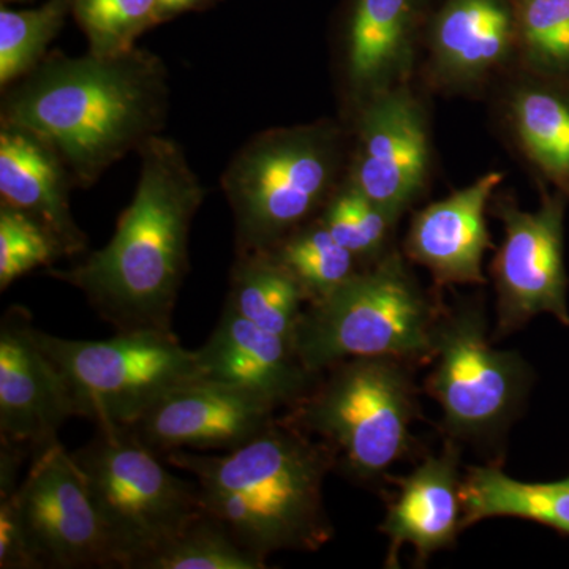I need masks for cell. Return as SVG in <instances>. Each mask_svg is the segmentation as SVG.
Wrapping results in <instances>:
<instances>
[{
  "label": "cell",
  "mask_w": 569,
  "mask_h": 569,
  "mask_svg": "<svg viewBox=\"0 0 569 569\" xmlns=\"http://www.w3.org/2000/svg\"><path fill=\"white\" fill-rule=\"evenodd\" d=\"M462 529L485 519L535 520L569 535V485L522 482L492 467L470 468L460 482Z\"/></svg>",
  "instance_id": "cell-22"
},
{
  "label": "cell",
  "mask_w": 569,
  "mask_h": 569,
  "mask_svg": "<svg viewBox=\"0 0 569 569\" xmlns=\"http://www.w3.org/2000/svg\"><path fill=\"white\" fill-rule=\"evenodd\" d=\"M432 356L437 365L427 391L443 410L449 432L486 437L515 417L526 395V365L512 351L490 346L479 307L463 306L438 317Z\"/></svg>",
  "instance_id": "cell-9"
},
{
  "label": "cell",
  "mask_w": 569,
  "mask_h": 569,
  "mask_svg": "<svg viewBox=\"0 0 569 569\" xmlns=\"http://www.w3.org/2000/svg\"><path fill=\"white\" fill-rule=\"evenodd\" d=\"M67 0H50L33 10L0 11V84H10L36 66L61 29Z\"/></svg>",
  "instance_id": "cell-29"
},
{
  "label": "cell",
  "mask_w": 569,
  "mask_h": 569,
  "mask_svg": "<svg viewBox=\"0 0 569 569\" xmlns=\"http://www.w3.org/2000/svg\"><path fill=\"white\" fill-rule=\"evenodd\" d=\"M138 151L140 181L111 241L81 264L50 274L80 290L116 331H173L204 189L173 141L153 134Z\"/></svg>",
  "instance_id": "cell-1"
},
{
  "label": "cell",
  "mask_w": 569,
  "mask_h": 569,
  "mask_svg": "<svg viewBox=\"0 0 569 569\" xmlns=\"http://www.w3.org/2000/svg\"><path fill=\"white\" fill-rule=\"evenodd\" d=\"M0 568L39 569L11 498H0Z\"/></svg>",
  "instance_id": "cell-31"
},
{
  "label": "cell",
  "mask_w": 569,
  "mask_h": 569,
  "mask_svg": "<svg viewBox=\"0 0 569 569\" xmlns=\"http://www.w3.org/2000/svg\"><path fill=\"white\" fill-rule=\"evenodd\" d=\"M198 358L204 378L242 389L279 411L296 406L318 378L302 365L291 340L227 306L212 335L198 348Z\"/></svg>",
  "instance_id": "cell-17"
},
{
  "label": "cell",
  "mask_w": 569,
  "mask_h": 569,
  "mask_svg": "<svg viewBox=\"0 0 569 569\" xmlns=\"http://www.w3.org/2000/svg\"><path fill=\"white\" fill-rule=\"evenodd\" d=\"M193 2H194V0H174L173 11L187 9V7L192 6Z\"/></svg>",
  "instance_id": "cell-33"
},
{
  "label": "cell",
  "mask_w": 569,
  "mask_h": 569,
  "mask_svg": "<svg viewBox=\"0 0 569 569\" xmlns=\"http://www.w3.org/2000/svg\"><path fill=\"white\" fill-rule=\"evenodd\" d=\"M518 67L512 0H447L422 39L417 73L425 92L489 99Z\"/></svg>",
  "instance_id": "cell-13"
},
{
  "label": "cell",
  "mask_w": 569,
  "mask_h": 569,
  "mask_svg": "<svg viewBox=\"0 0 569 569\" xmlns=\"http://www.w3.org/2000/svg\"><path fill=\"white\" fill-rule=\"evenodd\" d=\"M458 462V452L451 447L437 458H427L403 479L380 529L391 539V556L410 545L426 560L455 541L462 529Z\"/></svg>",
  "instance_id": "cell-21"
},
{
  "label": "cell",
  "mask_w": 569,
  "mask_h": 569,
  "mask_svg": "<svg viewBox=\"0 0 569 569\" xmlns=\"http://www.w3.org/2000/svg\"><path fill=\"white\" fill-rule=\"evenodd\" d=\"M167 102V77L156 56H62L11 93L3 121L47 146L80 186H91L159 132Z\"/></svg>",
  "instance_id": "cell-2"
},
{
  "label": "cell",
  "mask_w": 569,
  "mask_h": 569,
  "mask_svg": "<svg viewBox=\"0 0 569 569\" xmlns=\"http://www.w3.org/2000/svg\"><path fill=\"white\" fill-rule=\"evenodd\" d=\"M492 213L503 223L492 263L498 328L511 331L541 313L569 325L563 198L545 192L537 211H522L511 194L496 193Z\"/></svg>",
  "instance_id": "cell-12"
},
{
  "label": "cell",
  "mask_w": 569,
  "mask_h": 569,
  "mask_svg": "<svg viewBox=\"0 0 569 569\" xmlns=\"http://www.w3.org/2000/svg\"><path fill=\"white\" fill-rule=\"evenodd\" d=\"M400 361L372 356L337 362L282 418L320 441L335 470L372 481L395 466L410 445L417 402Z\"/></svg>",
  "instance_id": "cell-6"
},
{
  "label": "cell",
  "mask_w": 569,
  "mask_h": 569,
  "mask_svg": "<svg viewBox=\"0 0 569 569\" xmlns=\"http://www.w3.org/2000/svg\"><path fill=\"white\" fill-rule=\"evenodd\" d=\"M557 82L518 67L489 99L505 144L569 194V96Z\"/></svg>",
  "instance_id": "cell-19"
},
{
  "label": "cell",
  "mask_w": 569,
  "mask_h": 569,
  "mask_svg": "<svg viewBox=\"0 0 569 569\" xmlns=\"http://www.w3.org/2000/svg\"><path fill=\"white\" fill-rule=\"evenodd\" d=\"M307 296L271 253L238 257L227 307L254 325L293 342Z\"/></svg>",
  "instance_id": "cell-23"
},
{
  "label": "cell",
  "mask_w": 569,
  "mask_h": 569,
  "mask_svg": "<svg viewBox=\"0 0 569 569\" xmlns=\"http://www.w3.org/2000/svg\"><path fill=\"white\" fill-rule=\"evenodd\" d=\"M422 39L421 0H355L342 51L351 112L377 93L415 81Z\"/></svg>",
  "instance_id": "cell-18"
},
{
  "label": "cell",
  "mask_w": 569,
  "mask_h": 569,
  "mask_svg": "<svg viewBox=\"0 0 569 569\" xmlns=\"http://www.w3.org/2000/svg\"><path fill=\"white\" fill-rule=\"evenodd\" d=\"M159 3L163 14L171 13L174 9V0H159Z\"/></svg>",
  "instance_id": "cell-32"
},
{
  "label": "cell",
  "mask_w": 569,
  "mask_h": 569,
  "mask_svg": "<svg viewBox=\"0 0 569 569\" xmlns=\"http://www.w3.org/2000/svg\"><path fill=\"white\" fill-rule=\"evenodd\" d=\"M62 373L74 417L96 429L134 425L164 395L203 377L198 350L173 331H116L108 340H73L36 329Z\"/></svg>",
  "instance_id": "cell-8"
},
{
  "label": "cell",
  "mask_w": 569,
  "mask_h": 569,
  "mask_svg": "<svg viewBox=\"0 0 569 569\" xmlns=\"http://www.w3.org/2000/svg\"><path fill=\"white\" fill-rule=\"evenodd\" d=\"M31 313L13 306L0 321V440L21 445L31 458L59 441L74 418L58 366L40 347Z\"/></svg>",
  "instance_id": "cell-15"
},
{
  "label": "cell",
  "mask_w": 569,
  "mask_h": 569,
  "mask_svg": "<svg viewBox=\"0 0 569 569\" xmlns=\"http://www.w3.org/2000/svg\"><path fill=\"white\" fill-rule=\"evenodd\" d=\"M74 14L91 43V54L111 58L133 43L162 17L159 0H73Z\"/></svg>",
  "instance_id": "cell-27"
},
{
  "label": "cell",
  "mask_w": 569,
  "mask_h": 569,
  "mask_svg": "<svg viewBox=\"0 0 569 569\" xmlns=\"http://www.w3.org/2000/svg\"><path fill=\"white\" fill-rule=\"evenodd\" d=\"M62 257L48 231L24 212L10 206L0 211V290L9 288L18 277Z\"/></svg>",
  "instance_id": "cell-30"
},
{
  "label": "cell",
  "mask_w": 569,
  "mask_h": 569,
  "mask_svg": "<svg viewBox=\"0 0 569 569\" xmlns=\"http://www.w3.org/2000/svg\"><path fill=\"white\" fill-rule=\"evenodd\" d=\"M353 144L346 182L397 220L429 189L432 127L413 82L373 96L351 112Z\"/></svg>",
  "instance_id": "cell-10"
},
{
  "label": "cell",
  "mask_w": 569,
  "mask_h": 569,
  "mask_svg": "<svg viewBox=\"0 0 569 569\" xmlns=\"http://www.w3.org/2000/svg\"><path fill=\"white\" fill-rule=\"evenodd\" d=\"M501 171H488L470 186L415 212L406 238V257L426 268L433 282L482 284V260L492 246L486 213L503 182Z\"/></svg>",
  "instance_id": "cell-16"
},
{
  "label": "cell",
  "mask_w": 569,
  "mask_h": 569,
  "mask_svg": "<svg viewBox=\"0 0 569 569\" xmlns=\"http://www.w3.org/2000/svg\"><path fill=\"white\" fill-rule=\"evenodd\" d=\"M0 193L3 204L40 223L62 254L86 249V234L71 216L59 159L31 134L10 126L0 133Z\"/></svg>",
  "instance_id": "cell-20"
},
{
  "label": "cell",
  "mask_w": 569,
  "mask_h": 569,
  "mask_svg": "<svg viewBox=\"0 0 569 569\" xmlns=\"http://www.w3.org/2000/svg\"><path fill=\"white\" fill-rule=\"evenodd\" d=\"M268 253L298 280L307 302L325 298L358 272V258L332 238L320 219L299 228Z\"/></svg>",
  "instance_id": "cell-25"
},
{
  "label": "cell",
  "mask_w": 569,
  "mask_h": 569,
  "mask_svg": "<svg viewBox=\"0 0 569 569\" xmlns=\"http://www.w3.org/2000/svg\"><path fill=\"white\" fill-rule=\"evenodd\" d=\"M160 458L193 475L204 511L258 556L318 550L335 533L323 497L326 475L335 470L331 455L282 417L233 451Z\"/></svg>",
  "instance_id": "cell-3"
},
{
  "label": "cell",
  "mask_w": 569,
  "mask_h": 569,
  "mask_svg": "<svg viewBox=\"0 0 569 569\" xmlns=\"http://www.w3.org/2000/svg\"><path fill=\"white\" fill-rule=\"evenodd\" d=\"M347 133L317 121L257 134L224 171L236 253H268L323 211L347 171Z\"/></svg>",
  "instance_id": "cell-4"
},
{
  "label": "cell",
  "mask_w": 569,
  "mask_h": 569,
  "mask_svg": "<svg viewBox=\"0 0 569 569\" xmlns=\"http://www.w3.org/2000/svg\"><path fill=\"white\" fill-rule=\"evenodd\" d=\"M332 238L358 260L377 261L399 220L343 182L320 216Z\"/></svg>",
  "instance_id": "cell-28"
},
{
  "label": "cell",
  "mask_w": 569,
  "mask_h": 569,
  "mask_svg": "<svg viewBox=\"0 0 569 569\" xmlns=\"http://www.w3.org/2000/svg\"><path fill=\"white\" fill-rule=\"evenodd\" d=\"M277 408L242 389L197 378L164 395L127 427L162 456L171 451H233L260 436Z\"/></svg>",
  "instance_id": "cell-14"
},
{
  "label": "cell",
  "mask_w": 569,
  "mask_h": 569,
  "mask_svg": "<svg viewBox=\"0 0 569 569\" xmlns=\"http://www.w3.org/2000/svg\"><path fill=\"white\" fill-rule=\"evenodd\" d=\"M37 568H114L88 482L61 441L41 449L11 497Z\"/></svg>",
  "instance_id": "cell-11"
},
{
  "label": "cell",
  "mask_w": 569,
  "mask_h": 569,
  "mask_svg": "<svg viewBox=\"0 0 569 569\" xmlns=\"http://www.w3.org/2000/svg\"><path fill=\"white\" fill-rule=\"evenodd\" d=\"M71 455L88 482L114 568H140L203 511L197 482L171 473L127 427L97 429Z\"/></svg>",
  "instance_id": "cell-7"
},
{
  "label": "cell",
  "mask_w": 569,
  "mask_h": 569,
  "mask_svg": "<svg viewBox=\"0 0 569 569\" xmlns=\"http://www.w3.org/2000/svg\"><path fill=\"white\" fill-rule=\"evenodd\" d=\"M438 317L406 257L391 250L309 302L293 343L313 376L351 358H427L432 356Z\"/></svg>",
  "instance_id": "cell-5"
},
{
  "label": "cell",
  "mask_w": 569,
  "mask_h": 569,
  "mask_svg": "<svg viewBox=\"0 0 569 569\" xmlns=\"http://www.w3.org/2000/svg\"><path fill=\"white\" fill-rule=\"evenodd\" d=\"M268 559L244 548L208 511H201L138 569H264Z\"/></svg>",
  "instance_id": "cell-24"
},
{
  "label": "cell",
  "mask_w": 569,
  "mask_h": 569,
  "mask_svg": "<svg viewBox=\"0 0 569 569\" xmlns=\"http://www.w3.org/2000/svg\"><path fill=\"white\" fill-rule=\"evenodd\" d=\"M565 481H567V482H568V485H569V479H565Z\"/></svg>",
  "instance_id": "cell-34"
},
{
  "label": "cell",
  "mask_w": 569,
  "mask_h": 569,
  "mask_svg": "<svg viewBox=\"0 0 569 569\" xmlns=\"http://www.w3.org/2000/svg\"><path fill=\"white\" fill-rule=\"evenodd\" d=\"M519 67L549 78L569 77V0H512Z\"/></svg>",
  "instance_id": "cell-26"
}]
</instances>
